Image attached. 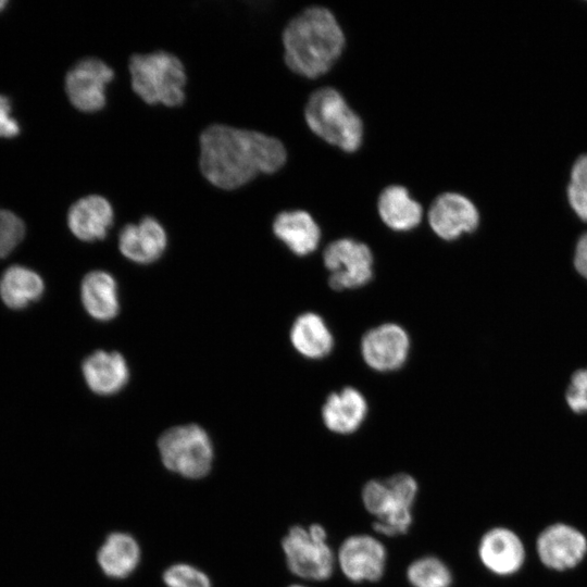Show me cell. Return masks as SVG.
I'll list each match as a JSON object with an SVG mask.
<instances>
[{
	"label": "cell",
	"instance_id": "cell-33",
	"mask_svg": "<svg viewBox=\"0 0 587 587\" xmlns=\"http://www.w3.org/2000/svg\"><path fill=\"white\" fill-rule=\"evenodd\" d=\"M7 0H0V11L7 5Z\"/></svg>",
	"mask_w": 587,
	"mask_h": 587
},
{
	"label": "cell",
	"instance_id": "cell-15",
	"mask_svg": "<svg viewBox=\"0 0 587 587\" xmlns=\"http://www.w3.org/2000/svg\"><path fill=\"white\" fill-rule=\"evenodd\" d=\"M168 243L166 229L154 216L146 215L137 223L124 225L117 238L120 252L137 264L159 260Z\"/></svg>",
	"mask_w": 587,
	"mask_h": 587
},
{
	"label": "cell",
	"instance_id": "cell-6",
	"mask_svg": "<svg viewBox=\"0 0 587 587\" xmlns=\"http://www.w3.org/2000/svg\"><path fill=\"white\" fill-rule=\"evenodd\" d=\"M304 120L313 134L345 152L351 153L361 147L362 120L333 87H323L310 95Z\"/></svg>",
	"mask_w": 587,
	"mask_h": 587
},
{
	"label": "cell",
	"instance_id": "cell-27",
	"mask_svg": "<svg viewBox=\"0 0 587 587\" xmlns=\"http://www.w3.org/2000/svg\"><path fill=\"white\" fill-rule=\"evenodd\" d=\"M166 587H212L209 576L187 563L170 565L162 575Z\"/></svg>",
	"mask_w": 587,
	"mask_h": 587
},
{
	"label": "cell",
	"instance_id": "cell-22",
	"mask_svg": "<svg viewBox=\"0 0 587 587\" xmlns=\"http://www.w3.org/2000/svg\"><path fill=\"white\" fill-rule=\"evenodd\" d=\"M377 210L384 224L396 232L413 229L423 216L422 205L400 185H390L382 190Z\"/></svg>",
	"mask_w": 587,
	"mask_h": 587
},
{
	"label": "cell",
	"instance_id": "cell-31",
	"mask_svg": "<svg viewBox=\"0 0 587 587\" xmlns=\"http://www.w3.org/2000/svg\"><path fill=\"white\" fill-rule=\"evenodd\" d=\"M574 264L577 272L587 279V233H585L577 241Z\"/></svg>",
	"mask_w": 587,
	"mask_h": 587
},
{
	"label": "cell",
	"instance_id": "cell-4",
	"mask_svg": "<svg viewBox=\"0 0 587 587\" xmlns=\"http://www.w3.org/2000/svg\"><path fill=\"white\" fill-rule=\"evenodd\" d=\"M127 71L129 87L142 103L167 109L185 103L187 68L175 53L163 49L135 52L128 58Z\"/></svg>",
	"mask_w": 587,
	"mask_h": 587
},
{
	"label": "cell",
	"instance_id": "cell-23",
	"mask_svg": "<svg viewBox=\"0 0 587 587\" xmlns=\"http://www.w3.org/2000/svg\"><path fill=\"white\" fill-rule=\"evenodd\" d=\"M45 291L41 276L29 267L12 265L0 277V298L12 310H21L40 299Z\"/></svg>",
	"mask_w": 587,
	"mask_h": 587
},
{
	"label": "cell",
	"instance_id": "cell-24",
	"mask_svg": "<svg viewBox=\"0 0 587 587\" xmlns=\"http://www.w3.org/2000/svg\"><path fill=\"white\" fill-rule=\"evenodd\" d=\"M294 348L309 359L326 357L333 349L334 338L323 319L312 312L299 315L290 329Z\"/></svg>",
	"mask_w": 587,
	"mask_h": 587
},
{
	"label": "cell",
	"instance_id": "cell-2",
	"mask_svg": "<svg viewBox=\"0 0 587 587\" xmlns=\"http://www.w3.org/2000/svg\"><path fill=\"white\" fill-rule=\"evenodd\" d=\"M284 61L295 74L317 78L339 59L345 35L335 15L324 7H310L294 16L282 34Z\"/></svg>",
	"mask_w": 587,
	"mask_h": 587
},
{
	"label": "cell",
	"instance_id": "cell-17",
	"mask_svg": "<svg viewBox=\"0 0 587 587\" xmlns=\"http://www.w3.org/2000/svg\"><path fill=\"white\" fill-rule=\"evenodd\" d=\"M82 372L89 389L100 396L118 392L129 378L127 362L116 351H95L84 360Z\"/></svg>",
	"mask_w": 587,
	"mask_h": 587
},
{
	"label": "cell",
	"instance_id": "cell-3",
	"mask_svg": "<svg viewBox=\"0 0 587 587\" xmlns=\"http://www.w3.org/2000/svg\"><path fill=\"white\" fill-rule=\"evenodd\" d=\"M419 494L417 479L407 472L367 479L361 487L360 498L372 517L373 533L380 538L407 535L414 522Z\"/></svg>",
	"mask_w": 587,
	"mask_h": 587
},
{
	"label": "cell",
	"instance_id": "cell-28",
	"mask_svg": "<svg viewBox=\"0 0 587 587\" xmlns=\"http://www.w3.org/2000/svg\"><path fill=\"white\" fill-rule=\"evenodd\" d=\"M24 235V222L15 213L0 209V259L11 253Z\"/></svg>",
	"mask_w": 587,
	"mask_h": 587
},
{
	"label": "cell",
	"instance_id": "cell-26",
	"mask_svg": "<svg viewBox=\"0 0 587 587\" xmlns=\"http://www.w3.org/2000/svg\"><path fill=\"white\" fill-rule=\"evenodd\" d=\"M567 199L578 217L587 222V154L578 157L572 166Z\"/></svg>",
	"mask_w": 587,
	"mask_h": 587
},
{
	"label": "cell",
	"instance_id": "cell-19",
	"mask_svg": "<svg viewBox=\"0 0 587 587\" xmlns=\"http://www.w3.org/2000/svg\"><path fill=\"white\" fill-rule=\"evenodd\" d=\"M272 229L278 240L300 257L313 252L321 239L319 225L309 212L303 210L279 212L274 217Z\"/></svg>",
	"mask_w": 587,
	"mask_h": 587
},
{
	"label": "cell",
	"instance_id": "cell-25",
	"mask_svg": "<svg viewBox=\"0 0 587 587\" xmlns=\"http://www.w3.org/2000/svg\"><path fill=\"white\" fill-rule=\"evenodd\" d=\"M410 587H453L454 576L449 564L436 554L413 559L405 569Z\"/></svg>",
	"mask_w": 587,
	"mask_h": 587
},
{
	"label": "cell",
	"instance_id": "cell-10",
	"mask_svg": "<svg viewBox=\"0 0 587 587\" xmlns=\"http://www.w3.org/2000/svg\"><path fill=\"white\" fill-rule=\"evenodd\" d=\"M475 554L482 570L498 578L515 576L527 561V548L522 537L502 525L483 532L476 542Z\"/></svg>",
	"mask_w": 587,
	"mask_h": 587
},
{
	"label": "cell",
	"instance_id": "cell-30",
	"mask_svg": "<svg viewBox=\"0 0 587 587\" xmlns=\"http://www.w3.org/2000/svg\"><path fill=\"white\" fill-rule=\"evenodd\" d=\"M20 133V126L11 116L9 99L0 95V137L11 138Z\"/></svg>",
	"mask_w": 587,
	"mask_h": 587
},
{
	"label": "cell",
	"instance_id": "cell-18",
	"mask_svg": "<svg viewBox=\"0 0 587 587\" xmlns=\"http://www.w3.org/2000/svg\"><path fill=\"white\" fill-rule=\"evenodd\" d=\"M367 403L363 395L352 387L328 396L322 408L325 427L337 435H351L366 417Z\"/></svg>",
	"mask_w": 587,
	"mask_h": 587
},
{
	"label": "cell",
	"instance_id": "cell-20",
	"mask_svg": "<svg viewBox=\"0 0 587 587\" xmlns=\"http://www.w3.org/2000/svg\"><path fill=\"white\" fill-rule=\"evenodd\" d=\"M80 298L86 312L97 321L108 322L118 314L117 283L105 271H92L83 278Z\"/></svg>",
	"mask_w": 587,
	"mask_h": 587
},
{
	"label": "cell",
	"instance_id": "cell-12",
	"mask_svg": "<svg viewBox=\"0 0 587 587\" xmlns=\"http://www.w3.org/2000/svg\"><path fill=\"white\" fill-rule=\"evenodd\" d=\"M323 262L330 273L328 285L334 290L364 286L373 275V255L370 248L350 238L330 242L323 252Z\"/></svg>",
	"mask_w": 587,
	"mask_h": 587
},
{
	"label": "cell",
	"instance_id": "cell-29",
	"mask_svg": "<svg viewBox=\"0 0 587 587\" xmlns=\"http://www.w3.org/2000/svg\"><path fill=\"white\" fill-rule=\"evenodd\" d=\"M566 402L576 413L587 411V369L579 370L572 376Z\"/></svg>",
	"mask_w": 587,
	"mask_h": 587
},
{
	"label": "cell",
	"instance_id": "cell-21",
	"mask_svg": "<svg viewBox=\"0 0 587 587\" xmlns=\"http://www.w3.org/2000/svg\"><path fill=\"white\" fill-rule=\"evenodd\" d=\"M140 555V547L132 535L113 532L98 549L97 562L108 577L121 579L135 571Z\"/></svg>",
	"mask_w": 587,
	"mask_h": 587
},
{
	"label": "cell",
	"instance_id": "cell-1",
	"mask_svg": "<svg viewBox=\"0 0 587 587\" xmlns=\"http://www.w3.org/2000/svg\"><path fill=\"white\" fill-rule=\"evenodd\" d=\"M287 150L276 137L226 123H212L198 136V167L216 189L234 191L261 174L278 172Z\"/></svg>",
	"mask_w": 587,
	"mask_h": 587
},
{
	"label": "cell",
	"instance_id": "cell-16",
	"mask_svg": "<svg viewBox=\"0 0 587 587\" xmlns=\"http://www.w3.org/2000/svg\"><path fill=\"white\" fill-rule=\"evenodd\" d=\"M115 212L110 200L100 193H89L72 203L67 211V226L79 240L93 242L108 236Z\"/></svg>",
	"mask_w": 587,
	"mask_h": 587
},
{
	"label": "cell",
	"instance_id": "cell-14",
	"mask_svg": "<svg viewBox=\"0 0 587 587\" xmlns=\"http://www.w3.org/2000/svg\"><path fill=\"white\" fill-rule=\"evenodd\" d=\"M409 349L410 339L407 332L395 323H385L370 329L361 341L365 363L378 372H390L401 367Z\"/></svg>",
	"mask_w": 587,
	"mask_h": 587
},
{
	"label": "cell",
	"instance_id": "cell-7",
	"mask_svg": "<svg viewBox=\"0 0 587 587\" xmlns=\"http://www.w3.org/2000/svg\"><path fill=\"white\" fill-rule=\"evenodd\" d=\"M163 465L185 478L199 479L209 474L214 451L208 433L197 424L174 426L158 440Z\"/></svg>",
	"mask_w": 587,
	"mask_h": 587
},
{
	"label": "cell",
	"instance_id": "cell-32",
	"mask_svg": "<svg viewBox=\"0 0 587 587\" xmlns=\"http://www.w3.org/2000/svg\"><path fill=\"white\" fill-rule=\"evenodd\" d=\"M287 587H311L309 584L307 583H303V582H299V583H294V584H290L288 585Z\"/></svg>",
	"mask_w": 587,
	"mask_h": 587
},
{
	"label": "cell",
	"instance_id": "cell-9",
	"mask_svg": "<svg viewBox=\"0 0 587 587\" xmlns=\"http://www.w3.org/2000/svg\"><path fill=\"white\" fill-rule=\"evenodd\" d=\"M114 79L115 71L108 62L98 57H86L67 71L64 89L75 109L97 113L107 107V89Z\"/></svg>",
	"mask_w": 587,
	"mask_h": 587
},
{
	"label": "cell",
	"instance_id": "cell-8",
	"mask_svg": "<svg viewBox=\"0 0 587 587\" xmlns=\"http://www.w3.org/2000/svg\"><path fill=\"white\" fill-rule=\"evenodd\" d=\"M388 566V550L374 533L346 536L336 549V567L352 584H375L383 579Z\"/></svg>",
	"mask_w": 587,
	"mask_h": 587
},
{
	"label": "cell",
	"instance_id": "cell-5",
	"mask_svg": "<svg viewBox=\"0 0 587 587\" xmlns=\"http://www.w3.org/2000/svg\"><path fill=\"white\" fill-rule=\"evenodd\" d=\"M280 547L288 571L303 583H325L337 570L336 549L329 544L326 527L319 522L291 525Z\"/></svg>",
	"mask_w": 587,
	"mask_h": 587
},
{
	"label": "cell",
	"instance_id": "cell-13",
	"mask_svg": "<svg viewBox=\"0 0 587 587\" xmlns=\"http://www.w3.org/2000/svg\"><path fill=\"white\" fill-rule=\"evenodd\" d=\"M433 232L441 239L450 241L464 233L474 232L479 223L475 204L458 192H444L437 196L427 213Z\"/></svg>",
	"mask_w": 587,
	"mask_h": 587
},
{
	"label": "cell",
	"instance_id": "cell-11",
	"mask_svg": "<svg viewBox=\"0 0 587 587\" xmlns=\"http://www.w3.org/2000/svg\"><path fill=\"white\" fill-rule=\"evenodd\" d=\"M534 552L539 563L549 571H572L587 557V536L574 525L555 522L537 535Z\"/></svg>",
	"mask_w": 587,
	"mask_h": 587
}]
</instances>
